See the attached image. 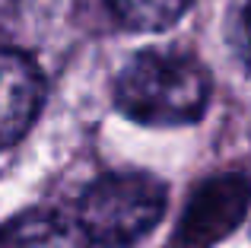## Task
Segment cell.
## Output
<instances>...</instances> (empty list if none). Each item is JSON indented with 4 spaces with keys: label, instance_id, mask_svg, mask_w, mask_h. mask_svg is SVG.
Returning a JSON list of instances; mask_svg holds the SVG:
<instances>
[{
    "label": "cell",
    "instance_id": "cell-1",
    "mask_svg": "<svg viewBox=\"0 0 251 248\" xmlns=\"http://www.w3.org/2000/svg\"><path fill=\"white\" fill-rule=\"evenodd\" d=\"M115 102L130 121L147 127H181L203 118L210 74L181 51H140L115 80Z\"/></svg>",
    "mask_w": 251,
    "mask_h": 248
},
{
    "label": "cell",
    "instance_id": "cell-2",
    "mask_svg": "<svg viewBox=\"0 0 251 248\" xmlns=\"http://www.w3.org/2000/svg\"><path fill=\"white\" fill-rule=\"evenodd\" d=\"M169 191L156 175L140 169L96 178L76 200V226L99 248H130L159 226Z\"/></svg>",
    "mask_w": 251,
    "mask_h": 248
},
{
    "label": "cell",
    "instance_id": "cell-3",
    "mask_svg": "<svg viewBox=\"0 0 251 248\" xmlns=\"http://www.w3.org/2000/svg\"><path fill=\"white\" fill-rule=\"evenodd\" d=\"M251 207V181L239 172H223L201 181L188 198L175 229L181 248H210L239 229Z\"/></svg>",
    "mask_w": 251,
    "mask_h": 248
},
{
    "label": "cell",
    "instance_id": "cell-4",
    "mask_svg": "<svg viewBox=\"0 0 251 248\" xmlns=\"http://www.w3.org/2000/svg\"><path fill=\"white\" fill-rule=\"evenodd\" d=\"M0 80H3V86H0V134H3V147H13L35 124L48 86H45V74L38 70V64L16 48L3 51Z\"/></svg>",
    "mask_w": 251,
    "mask_h": 248
},
{
    "label": "cell",
    "instance_id": "cell-5",
    "mask_svg": "<svg viewBox=\"0 0 251 248\" xmlns=\"http://www.w3.org/2000/svg\"><path fill=\"white\" fill-rule=\"evenodd\" d=\"M89 239L54 210H25L3 226L0 248H86Z\"/></svg>",
    "mask_w": 251,
    "mask_h": 248
},
{
    "label": "cell",
    "instance_id": "cell-6",
    "mask_svg": "<svg viewBox=\"0 0 251 248\" xmlns=\"http://www.w3.org/2000/svg\"><path fill=\"white\" fill-rule=\"evenodd\" d=\"M121 25L134 32H162L188 13L191 0H105Z\"/></svg>",
    "mask_w": 251,
    "mask_h": 248
},
{
    "label": "cell",
    "instance_id": "cell-7",
    "mask_svg": "<svg viewBox=\"0 0 251 248\" xmlns=\"http://www.w3.org/2000/svg\"><path fill=\"white\" fill-rule=\"evenodd\" d=\"M235 42H239L242 57L251 64V0H245L239 10V23H235Z\"/></svg>",
    "mask_w": 251,
    "mask_h": 248
}]
</instances>
